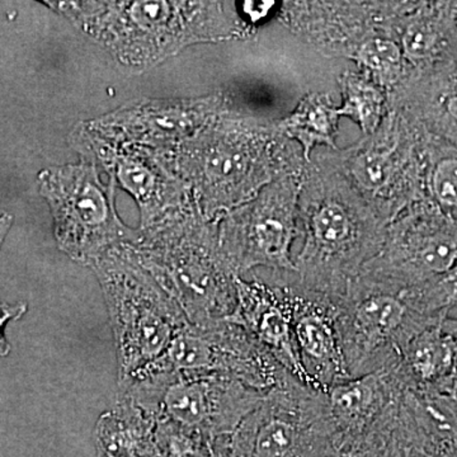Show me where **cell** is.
Listing matches in <instances>:
<instances>
[{
    "label": "cell",
    "instance_id": "d4e9b609",
    "mask_svg": "<svg viewBox=\"0 0 457 457\" xmlns=\"http://www.w3.org/2000/svg\"><path fill=\"white\" fill-rule=\"evenodd\" d=\"M29 305L25 303H0V357L8 356L12 350L11 343L5 337V327L9 321L20 320L26 314Z\"/></svg>",
    "mask_w": 457,
    "mask_h": 457
},
{
    "label": "cell",
    "instance_id": "9c48e42d",
    "mask_svg": "<svg viewBox=\"0 0 457 457\" xmlns=\"http://www.w3.org/2000/svg\"><path fill=\"white\" fill-rule=\"evenodd\" d=\"M297 186L278 183L245 209L230 213L218 230L219 246L234 275L254 269L296 270L290 257L296 236Z\"/></svg>",
    "mask_w": 457,
    "mask_h": 457
},
{
    "label": "cell",
    "instance_id": "83f0119b",
    "mask_svg": "<svg viewBox=\"0 0 457 457\" xmlns=\"http://www.w3.org/2000/svg\"><path fill=\"white\" fill-rule=\"evenodd\" d=\"M13 225V215L9 212H0V251L4 245L5 237H7L9 230Z\"/></svg>",
    "mask_w": 457,
    "mask_h": 457
},
{
    "label": "cell",
    "instance_id": "5bb4252c",
    "mask_svg": "<svg viewBox=\"0 0 457 457\" xmlns=\"http://www.w3.org/2000/svg\"><path fill=\"white\" fill-rule=\"evenodd\" d=\"M404 392L393 369L352 378L328 390L330 420L337 433L365 437L393 425Z\"/></svg>",
    "mask_w": 457,
    "mask_h": 457
},
{
    "label": "cell",
    "instance_id": "f1b7e54d",
    "mask_svg": "<svg viewBox=\"0 0 457 457\" xmlns=\"http://www.w3.org/2000/svg\"><path fill=\"white\" fill-rule=\"evenodd\" d=\"M141 457H162L161 453H159L158 449H156L154 442H153L152 446L149 447V449L146 450V453H144Z\"/></svg>",
    "mask_w": 457,
    "mask_h": 457
},
{
    "label": "cell",
    "instance_id": "4316f807",
    "mask_svg": "<svg viewBox=\"0 0 457 457\" xmlns=\"http://www.w3.org/2000/svg\"><path fill=\"white\" fill-rule=\"evenodd\" d=\"M383 457H435L423 451L414 449L408 445L402 444L390 435L389 441L385 446Z\"/></svg>",
    "mask_w": 457,
    "mask_h": 457
},
{
    "label": "cell",
    "instance_id": "8fae6325",
    "mask_svg": "<svg viewBox=\"0 0 457 457\" xmlns=\"http://www.w3.org/2000/svg\"><path fill=\"white\" fill-rule=\"evenodd\" d=\"M218 104L216 98L192 101L139 99L84 125L117 143L134 144L163 153L203 130Z\"/></svg>",
    "mask_w": 457,
    "mask_h": 457
},
{
    "label": "cell",
    "instance_id": "5b68a950",
    "mask_svg": "<svg viewBox=\"0 0 457 457\" xmlns=\"http://www.w3.org/2000/svg\"><path fill=\"white\" fill-rule=\"evenodd\" d=\"M37 183L53 213L57 245L77 263L92 266L113 246L139 239V228L123 224L116 212L113 180L104 185L89 159L42 170Z\"/></svg>",
    "mask_w": 457,
    "mask_h": 457
},
{
    "label": "cell",
    "instance_id": "2e32d148",
    "mask_svg": "<svg viewBox=\"0 0 457 457\" xmlns=\"http://www.w3.org/2000/svg\"><path fill=\"white\" fill-rule=\"evenodd\" d=\"M155 422L128 396L102 413L95 429L97 457H141L154 442Z\"/></svg>",
    "mask_w": 457,
    "mask_h": 457
},
{
    "label": "cell",
    "instance_id": "ffe728a7",
    "mask_svg": "<svg viewBox=\"0 0 457 457\" xmlns=\"http://www.w3.org/2000/svg\"><path fill=\"white\" fill-rule=\"evenodd\" d=\"M361 64L381 86H390L398 79L402 71V50L398 45L385 38H374L361 46Z\"/></svg>",
    "mask_w": 457,
    "mask_h": 457
},
{
    "label": "cell",
    "instance_id": "603a6c76",
    "mask_svg": "<svg viewBox=\"0 0 457 457\" xmlns=\"http://www.w3.org/2000/svg\"><path fill=\"white\" fill-rule=\"evenodd\" d=\"M457 164L455 158L445 159L433 173V192L438 203L446 210H455L457 204Z\"/></svg>",
    "mask_w": 457,
    "mask_h": 457
},
{
    "label": "cell",
    "instance_id": "ba28073f",
    "mask_svg": "<svg viewBox=\"0 0 457 457\" xmlns=\"http://www.w3.org/2000/svg\"><path fill=\"white\" fill-rule=\"evenodd\" d=\"M249 137L218 123L177 146V167L194 187L204 220L245 203L262 185L261 150Z\"/></svg>",
    "mask_w": 457,
    "mask_h": 457
},
{
    "label": "cell",
    "instance_id": "52a82bcc",
    "mask_svg": "<svg viewBox=\"0 0 457 457\" xmlns=\"http://www.w3.org/2000/svg\"><path fill=\"white\" fill-rule=\"evenodd\" d=\"M337 431L327 395L288 378L264 394L231 435L234 457H312Z\"/></svg>",
    "mask_w": 457,
    "mask_h": 457
},
{
    "label": "cell",
    "instance_id": "4fadbf2b",
    "mask_svg": "<svg viewBox=\"0 0 457 457\" xmlns=\"http://www.w3.org/2000/svg\"><path fill=\"white\" fill-rule=\"evenodd\" d=\"M290 288L297 357L312 389L327 394L330 387L351 378L337 327L336 302L300 287Z\"/></svg>",
    "mask_w": 457,
    "mask_h": 457
},
{
    "label": "cell",
    "instance_id": "484cf974",
    "mask_svg": "<svg viewBox=\"0 0 457 457\" xmlns=\"http://www.w3.org/2000/svg\"><path fill=\"white\" fill-rule=\"evenodd\" d=\"M276 2L272 0H246L242 3V13L248 18L249 22L257 23L266 20L275 11Z\"/></svg>",
    "mask_w": 457,
    "mask_h": 457
},
{
    "label": "cell",
    "instance_id": "44dd1931",
    "mask_svg": "<svg viewBox=\"0 0 457 457\" xmlns=\"http://www.w3.org/2000/svg\"><path fill=\"white\" fill-rule=\"evenodd\" d=\"M392 429H385L365 436L350 437L336 433L326 446L312 457H383L385 446L389 441Z\"/></svg>",
    "mask_w": 457,
    "mask_h": 457
},
{
    "label": "cell",
    "instance_id": "7c38bea8",
    "mask_svg": "<svg viewBox=\"0 0 457 457\" xmlns=\"http://www.w3.org/2000/svg\"><path fill=\"white\" fill-rule=\"evenodd\" d=\"M236 291V308L225 319L243 328L282 369L312 389L295 345L291 288L270 287L237 276Z\"/></svg>",
    "mask_w": 457,
    "mask_h": 457
},
{
    "label": "cell",
    "instance_id": "277c9868",
    "mask_svg": "<svg viewBox=\"0 0 457 457\" xmlns=\"http://www.w3.org/2000/svg\"><path fill=\"white\" fill-rule=\"evenodd\" d=\"M90 267L106 300L123 390L163 357L177 333L189 323L179 303L119 246Z\"/></svg>",
    "mask_w": 457,
    "mask_h": 457
},
{
    "label": "cell",
    "instance_id": "9a60e30c",
    "mask_svg": "<svg viewBox=\"0 0 457 457\" xmlns=\"http://www.w3.org/2000/svg\"><path fill=\"white\" fill-rule=\"evenodd\" d=\"M456 314L433 321L400 348L392 366L405 390L457 394Z\"/></svg>",
    "mask_w": 457,
    "mask_h": 457
},
{
    "label": "cell",
    "instance_id": "6da1fadb",
    "mask_svg": "<svg viewBox=\"0 0 457 457\" xmlns=\"http://www.w3.org/2000/svg\"><path fill=\"white\" fill-rule=\"evenodd\" d=\"M120 251L146 270L192 326L228 318L236 308V278L219 246L218 230L174 213L140 230Z\"/></svg>",
    "mask_w": 457,
    "mask_h": 457
},
{
    "label": "cell",
    "instance_id": "8992f818",
    "mask_svg": "<svg viewBox=\"0 0 457 457\" xmlns=\"http://www.w3.org/2000/svg\"><path fill=\"white\" fill-rule=\"evenodd\" d=\"M122 393L154 422L170 420L210 441L233 435L266 394L216 372H161Z\"/></svg>",
    "mask_w": 457,
    "mask_h": 457
},
{
    "label": "cell",
    "instance_id": "cb8c5ba5",
    "mask_svg": "<svg viewBox=\"0 0 457 457\" xmlns=\"http://www.w3.org/2000/svg\"><path fill=\"white\" fill-rule=\"evenodd\" d=\"M403 49L413 59H423L431 55L436 46V33L428 25L409 27L403 37Z\"/></svg>",
    "mask_w": 457,
    "mask_h": 457
},
{
    "label": "cell",
    "instance_id": "ac0fdd59",
    "mask_svg": "<svg viewBox=\"0 0 457 457\" xmlns=\"http://www.w3.org/2000/svg\"><path fill=\"white\" fill-rule=\"evenodd\" d=\"M343 104L339 116H347L359 123L365 134H372L378 128L383 116V96L374 84L359 75L348 74L343 78Z\"/></svg>",
    "mask_w": 457,
    "mask_h": 457
},
{
    "label": "cell",
    "instance_id": "7a4b0ae2",
    "mask_svg": "<svg viewBox=\"0 0 457 457\" xmlns=\"http://www.w3.org/2000/svg\"><path fill=\"white\" fill-rule=\"evenodd\" d=\"M336 305L345 366L351 378H359L392 368L411 336L456 314V281L444 278L390 290L356 278Z\"/></svg>",
    "mask_w": 457,
    "mask_h": 457
},
{
    "label": "cell",
    "instance_id": "30bf717a",
    "mask_svg": "<svg viewBox=\"0 0 457 457\" xmlns=\"http://www.w3.org/2000/svg\"><path fill=\"white\" fill-rule=\"evenodd\" d=\"M73 145L83 158L107 171L114 185L121 186L137 201L140 230L171 215L179 200V186L154 150L117 143L99 137L83 123L73 132Z\"/></svg>",
    "mask_w": 457,
    "mask_h": 457
},
{
    "label": "cell",
    "instance_id": "3957f363",
    "mask_svg": "<svg viewBox=\"0 0 457 457\" xmlns=\"http://www.w3.org/2000/svg\"><path fill=\"white\" fill-rule=\"evenodd\" d=\"M101 44L120 65L147 71L186 45L212 37L204 3L45 2Z\"/></svg>",
    "mask_w": 457,
    "mask_h": 457
},
{
    "label": "cell",
    "instance_id": "7402d4cb",
    "mask_svg": "<svg viewBox=\"0 0 457 457\" xmlns=\"http://www.w3.org/2000/svg\"><path fill=\"white\" fill-rule=\"evenodd\" d=\"M390 153L370 150L357 156L352 164V171L361 185L369 189H381L392 176Z\"/></svg>",
    "mask_w": 457,
    "mask_h": 457
},
{
    "label": "cell",
    "instance_id": "e0dca14e",
    "mask_svg": "<svg viewBox=\"0 0 457 457\" xmlns=\"http://www.w3.org/2000/svg\"><path fill=\"white\" fill-rule=\"evenodd\" d=\"M338 108L324 96L312 95L303 99L302 104L290 117L282 121V130L302 144L303 155L311 156L317 145L336 147V135L338 130Z\"/></svg>",
    "mask_w": 457,
    "mask_h": 457
},
{
    "label": "cell",
    "instance_id": "d6986e66",
    "mask_svg": "<svg viewBox=\"0 0 457 457\" xmlns=\"http://www.w3.org/2000/svg\"><path fill=\"white\" fill-rule=\"evenodd\" d=\"M154 444L162 457H210L212 446L200 433L164 420L155 422Z\"/></svg>",
    "mask_w": 457,
    "mask_h": 457
}]
</instances>
